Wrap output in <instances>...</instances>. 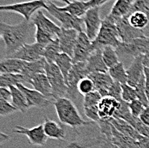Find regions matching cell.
<instances>
[{
    "mask_svg": "<svg viewBox=\"0 0 149 148\" xmlns=\"http://www.w3.org/2000/svg\"><path fill=\"white\" fill-rule=\"evenodd\" d=\"M34 24L32 21L23 20L18 24L10 25L0 22V38L5 45V55L7 58L11 57L19 50L30 36Z\"/></svg>",
    "mask_w": 149,
    "mask_h": 148,
    "instance_id": "obj_1",
    "label": "cell"
},
{
    "mask_svg": "<svg viewBox=\"0 0 149 148\" xmlns=\"http://www.w3.org/2000/svg\"><path fill=\"white\" fill-rule=\"evenodd\" d=\"M53 105L62 124L70 126L73 129H77L96 123L93 121H84L73 100L67 97L56 99Z\"/></svg>",
    "mask_w": 149,
    "mask_h": 148,
    "instance_id": "obj_2",
    "label": "cell"
},
{
    "mask_svg": "<svg viewBox=\"0 0 149 148\" xmlns=\"http://www.w3.org/2000/svg\"><path fill=\"white\" fill-rule=\"evenodd\" d=\"M120 43L119 33L114 19L107 15L102 20L101 28L97 37L93 40V49H103L105 46H111L117 49Z\"/></svg>",
    "mask_w": 149,
    "mask_h": 148,
    "instance_id": "obj_3",
    "label": "cell"
},
{
    "mask_svg": "<svg viewBox=\"0 0 149 148\" xmlns=\"http://www.w3.org/2000/svg\"><path fill=\"white\" fill-rule=\"evenodd\" d=\"M46 8L47 2L45 0H31L11 4L0 5V11L20 14L24 17V20L30 22L35 13L42 9L46 10Z\"/></svg>",
    "mask_w": 149,
    "mask_h": 148,
    "instance_id": "obj_4",
    "label": "cell"
},
{
    "mask_svg": "<svg viewBox=\"0 0 149 148\" xmlns=\"http://www.w3.org/2000/svg\"><path fill=\"white\" fill-rule=\"evenodd\" d=\"M45 74L51 83L52 89V98L54 100L68 96V87L64 77L55 63H45Z\"/></svg>",
    "mask_w": 149,
    "mask_h": 148,
    "instance_id": "obj_5",
    "label": "cell"
},
{
    "mask_svg": "<svg viewBox=\"0 0 149 148\" xmlns=\"http://www.w3.org/2000/svg\"><path fill=\"white\" fill-rule=\"evenodd\" d=\"M46 10L50 15L56 18L62 25L61 28L65 29H74L78 32H82V25L84 24L83 18L77 17L70 14L69 12L63 11L52 1L47 2Z\"/></svg>",
    "mask_w": 149,
    "mask_h": 148,
    "instance_id": "obj_6",
    "label": "cell"
},
{
    "mask_svg": "<svg viewBox=\"0 0 149 148\" xmlns=\"http://www.w3.org/2000/svg\"><path fill=\"white\" fill-rule=\"evenodd\" d=\"M118 56L140 57L144 56L149 51V37L136 38L129 42H121L116 49Z\"/></svg>",
    "mask_w": 149,
    "mask_h": 148,
    "instance_id": "obj_7",
    "label": "cell"
},
{
    "mask_svg": "<svg viewBox=\"0 0 149 148\" xmlns=\"http://www.w3.org/2000/svg\"><path fill=\"white\" fill-rule=\"evenodd\" d=\"M89 74L88 72L86 67V62L74 63L66 81V84L68 87V97L69 99L74 100L78 98L80 94L77 89V85L79 81L84 77L88 76Z\"/></svg>",
    "mask_w": 149,
    "mask_h": 148,
    "instance_id": "obj_8",
    "label": "cell"
},
{
    "mask_svg": "<svg viewBox=\"0 0 149 148\" xmlns=\"http://www.w3.org/2000/svg\"><path fill=\"white\" fill-rule=\"evenodd\" d=\"M93 51L94 49L93 46V41L88 37L85 32H80L74 45V53L72 57L73 64L86 62Z\"/></svg>",
    "mask_w": 149,
    "mask_h": 148,
    "instance_id": "obj_9",
    "label": "cell"
},
{
    "mask_svg": "<svg viewBox=\"0 0 149 148\" xmlns=\"http://www.w3.org/2000/svg\"><path fill=\"white\" fill-rule=\"evenodd\" d=\"M13 133L27 136L29 139V143L32 146L43 147L45 145L48 138L45 133L43 123L32 129H28L22 126H16L15 129H13Z\"/></svg>",
    "mask_w": 149,
    "mask_h": 148,
    "instance_id": "obj_10",
    "label": "cell"
},
{
    "mask_svg": "<svg viewBox=\"0 0 149 148\" xmlns=\"http://www.w3.org/2000/svg\"><path fill=\"white\" fill-rule=\"evenodd\" d=\"M45 46L36 42L33 44H24L19 50L10 57L12 58L22 60L25 62H34L43 58Z\"/></svg>",
    "mask_w": 149,
    "mask_h": 148,
    "instance_id": "obj_11",
    "label": "cell"
},
{
    "mask_svg": "<svg viewBox=\"0 0 149 148\" xmlns=\"http://www.w3.org/2000/svg\"><path fill=\"white\" fill-rule=\"evenodd\" d=\"M85 33L88 37L93 41L97 37L102 24L100 18V8H90L83 17Z\"/></svg>",
    "mask_w": 149,
    "mask_h": 148,
    "instance_id": "obj_12",
    "label": "cell"
},
{
    "mask_svg": "<svg viewBox=\"0 0 149 148\" xmlns=\"http://www.w3.org/2000/svg\"><path fill=\"white\" fill-rule=\"evenodd\" d=\"M16 87L25 94L30 108L36 107L39 109H45L51 104H53L55 101L53 99H49L44 96L42 93L36 91L35 89L28 88L24 86V84L18 83L16 84Z\"/></svg>",
    "mask_w": 149,
    "mask_h": 148,
    "instance_id": "obj_13",
    "label": "cell"
},
{
    "mask_svg": "<svg viewBox=\"0 0 149 148\" xmlns=\"http://www.w3.org/2000/svg\"><path fill=\"white\" fill-rule=\"evenodd\" d=\"M112 18L114 19V22L118 30L121 42H129L136 38L146 36L142 30L134 28L130 24L127 16L120 17V18H115V17Z\"/></svg>",
    "mask_w": 149,
    "mask_h": 148,
    "instance_id": "obj_14",
    "label": "cell"
},
{
    "mask_svg": "<svg viewBox=\"0 0 149 148\" xmlns=\"http://www.w3.org/2000/svg\"><path fill=\"white\" fill-rule=\"evenodd\" d=\"M79 33L80 32L74 29H65L61 28L59 33L58 34L61 52H63L71 58L73 57L74 45Z\"/></svg>",
    "mask_w": 149,
    "mask_h": 148,
    "instance_id": "obj_15",
    "label": "cell"
},
{
    "mask_svg": "<svg viewBox=\"0 0 149 148\" xmlns=\"http://www.w3.org/2000/svg\"><path fill=\"white\" fill-rule=\"evenodd\" d=\"M31 21L33 22L36 28H40L56 38L58 37V34L59 33L61 30L60 27H58L52 20H50L45 16L41 10L34 14V15L32 17Z\"/></svg>",
    "mask_w": 149,
    "mask_h": 148,
    "instance_id": "obj_16",
    "label": "cell"
},
{
    "mask_svg": "<svg viewBox=\"0 0 149 148\" xmlns=\"http://www.w3.org/2000/svg\"><path fill=\"white\" fill-rule=\"evenodd\" d=\"M121 102L112 97L105 96L98 104V112L100 120H110L114 117L120 107Z\"/></svg>",
    "mask_w": 149,
    "mask_h": 148,
    "instance_id": "obj_17",
    "label": "cell"
},
{
    "mask_svg": "<svg viewBox=\"0 0 149 148\" xmlns=\"http://www.w3.org/2000/svg\"><path fill=\"white\" fill-rule=\"evenodd\" d=\"M107 140L117 148H140L134 139L119 132L113 125Z\"/></svg>",
    "mask_w": 149,
    "mask_h": 148,
    "instance_id": "obj_18",
    "label": "cell"
},
{
    "mask_svg": "<svg viewBox=\"0 0 149 148\" xmlns=\"http://www.w3.org/2000/svg\"><path fill=\"white\" fill-rule=\"evenodd\" d=\"M144 64L142 61V56L134 58L130 66L126 69L128 75V82L130 86L135 88L141 77L144 75Z\"/></svg>",
    "mask_w": 149,
    "mask_h": 148,
    "instance_id": "obj_19",
    "label": "cell"
},
{
    "mask_svg": "<svg viewBox=\"0 0 149 148\" xmlns=\"http://www.w3.org/2000/svg\"><path fill=\"white\" fill-rule=\"evenodd\" d=\"M86 67L88 74L92 73H107L108 68L105 65L103 57H102V49H95L86 61Z\"/></svg>",
    "mask_w": 149,
    "mask_h": 148,
    "instance_id": "obj_20",
    "label": "cell"
},
{
    "mask_svg": "<svg viewBox=\"0 0 149 148\" xmlns=\"http://www.w3.org/2000/svg\"><path fill=\"white\" fill-rule=\"evenodd\" d=\"M88 77L93 81L95 90L100 93L102 98L108 96L109 88L111 86V84L114 82L111 75L108 74V72L107 73H101V72L92 73L88 75Z\"/></svg>",
    "mask_w": 149,
    "mask_h": 148,
    "instance_id": "obj_21",
    "label": "cell"
},
{
    "mask_svg": "<svg viewBox=\"0 0 149 148\" xmlns=\"http://www.w3.org/2000/svg\"><path fill=\"white\" fill-rule=\"evenodd\" d=\"M103 138L104 136L100 133L96 137H76L74 140L66 141L59 148H95Z\"/></svg>",
    "mask_w": 149,
    "mask_h": 148,
    "instance_id": "obj_22",
    "label": "cell"
},
{
    "mask_svg": "<svg viewBox=\"0 0 149 148\" xmlns=\"http://www.w3.org/2000/svg\"><path fill=\"white\" fill-rule=\"evenodd\" d=\"M25 61L6 58L0 61V74H21L25 65Z\"/></svg>",
    "mask_w": 149,
    "mask_h": 148,
    "instance_id": "obj_23",
    "label": "cell"
},
{
    "mask_svg": "<svg viewBox=\"0 0 149 148\" xmlns=\"http://www.w3.org/2000/svg\"><path fill=\"white\" fill-rule=\"evenodd\" d=\"M30 85L33 87V89L40 92L45 97L49 99H53L52 86L45 73L37 74L34 75L31 80Z\"/></svg>",
    "mask_w": 149,
    "mask_h": 148,
    "instance_id": "obj_24",
    "label": "cell"
},
{
    "mask_svg": "<svg viewBox=\"0 0 149 148\" xmlns=\"http://www.w3.org/2000/svg\"><path fill=\"white\" fill-rule=\"evenodd\" d=\"M45 63L46 61L44 58L40 59L34 61V62H27L26 65L22 71L21 74L24 76L27 81V84H30L32 78L37 74L45 73Z\"/></svg>",
    "mask_w": 149,
    "mask_h": 148,
    "instance_id": "obj_25",
    "label": "cell"
},
{
    "mask_svg": "<svg viewBox=\"0 0 149 148\" xmlns=\"http://www.w3.org/2000/svg\"><path fill=\"white\" fill-rule=\"evenodd\" d=\"M43 127L45 134L48 138L53 140H65L66 133L64 129L55 121L45 117Z\"/></svg>",
    "mask_w": 149,
    "mask_h": 148,
    "instance_id": "obj_26",
    "label": "cell"
},
{
    "mask_svg": "<svg viewBox=\"0 0 149 148\" xmlns=\"http://www.w3.org/2000/svg\"><path fill=\"white\" fill-rule=\"evenodd\" d=\"M9 88L11 92V104L17 109V110L26 113L30 107L25 94L16 87V85H12Z\"/></svg>",
    "mask_w": 149,
    "mask_h": 148,
    "instance_id": "obj_27",
    "label": "cell"
},
{
    "mask_svg": "<svg viewBox=\"0 0 149 148\" xmlns=\"http://www.w3.org/2000/svg\"><path fill=\"white\" fill-rule=\"evenodd\" d=\"M58 7L61 10L69 12L70 14L77 17L84 16L87 11L90 9L88 2H84L81 0H74L71 1L70 3L66 4L65 6H62V7L58 6Z\"/></svg>",
    "mask_w": 149,
    "mask_h": 148,
    "instance_id": "obj_28",
    "label": "cell"
},
{
    "mask_svg": "<svg viewBox=\"0 0 149 148\" xmlns=\"http://www.w3.org/2000/svg\"><path fill=\"white\" fill-rule=\"evenodd\" d=\"M133 2L134 0H116L109 15L115 18L128 16Z\"/></svg>",
    "mask_w": 149,
    "mask_h": 148,
    "instance_id": "obj_29",
    "label": "cell"
},
{
    "mask_svg": "<svg viewBox=\"0 0 149 148\" xmlns=\"http://www.w3.org/2000/svg\"><path fill=\"white\" fill-rule=\"evenodd\" d=\"M111 122L112 123V125L122 133L128 135L131 138L134 139L136 141L138 140V139L141 137V134L138 133L134 128L126 121L120 118H116V117H112L110 119Z\"/></svg>",
    "mask_w": 149,
    "mask_h": 148,
    "instance_id": "obj_30",
    "label": "cell"
},
{
    "mask_svg": "<svg viewBox=\"0 0 149 148\" xmlns=\"http://www.w3.org/2000/svg\"><path fill=\"white\" fill-rule=\"evenodd\" d=\"M108 74L111 75L114 81L120 84H126L128 82L127 70L125 69L123 63L121 62L110 68L108 69Z\"/></svg>",
    "mask_w": 149,
    "mask_h": 148,
    "instance_id": "obj_31",
    "label": "cell"
},
{
    "mask_svg": "<svg viewBox=\"0 0 149 148\" xmlns=\"http://www.w3.org/2000/svg\"><path fill=\"white\" fill-rule=\"evenodd\" d=\"M55 63L58 65V67L59 68L60 71L62 72V74L64 77L65 82L67 81L69 73L73 66V62H72V58L70 57L69 55L61 52L59 55L58 56V58H56Z\"/></svg>",
    "mask_w": 149,
    "mask_h": 148,
    "instance_id": "obj_32",
    "label": "cell"
},
{
    "mask_svg": "<svg viewBox=\"0 0 149 148\" xmlns=\"http://www.w3.org/2000/svg\"><path fill=\"white\" fill-rule=\"evenodd\" d=\"M61 53L58 39L57 38L51 43L45 45L43 51V58L47 63H55L56 58Z\"/></svg>",
    "mask_w": 149,
    "mask_h": 148,
    "instance_id": "obj_33",
    "label": "cell"
},
{
    "mask_svg": "<svg viewBox=\"0 0 149 148\" xmlns=\"http://www.w3.org/2000/svg\"><path fill=\"white\" fill-rule=\"evenodd\" d=\"M130 24L137 29H143L145 28H148L149 25V20L148 15L144 12L137 11L127 16Z\"/></svg>",
    "mask_w": 149,
    "mask_h": 148,
    "instance_id": "obj_34",
    "label": "cell"
},
{
    "mask_svg": "<svg viewBox=\"0 0 149 148\" xmlns=\"http://www.w3.org/2000/svg\"><path fill=\"white\" fill-rule=\"evenodd\" d=\"M18 83L26 84L27 81L21 74H0V88H10L12 85Z\"/></svg>",
    "mask_w": 149,
    "mask_h": 148,
    "instance_id": "obj_35",
    "label": "cell"
},
{
    "mask_svg": "<svg viewBox=\"0 0 149 148\" xmlns=\"http://www.w3.org/2000/svg\"><path fill=\"white\" fill-rule=\"evenodd\" d=\"M102 57L108 69L119 63V58L117 50L111 46H105L102 49Z\"/></svg>",
    "mask_w": 149,
    "mask_h": 148,
    "instance_id": "obj_36",
    "label": "cell"
},
{
    "mask_svg": "<svg viewBox=\"0 0 149 148\" xmlns=\"http://www.w3.org/2000/svg\"><path fill=\"white\" fill-rule=\"evenodd\" d=\"M77 89H78L79 93L81 95H83V96L95 91L94 84L88 76L84 77L83 79H81L79 81V83L77 85Z\"/></svg>",
    "mask_w": 149,
    "mask_h": 148,
    "instance_id": "obj_37",
    "label": "cell"
},
{
    "mask_svg": "<svg viewBox=\"0 0 149 148\" xmlns=\"http://www.w3.org/2000/svg\"><path fill=\"white\" fill-rule=\"evenodd\" d=\"M122 99L126 103H130L137 99L136 90L129 84H122Z\"/></svg>",
    "mask_w": 149,
    "mask_h": 148,
    "instance_id": "obj_38",
    "label": "cell"
},
{
    "mask_svg": "<svg viewBox=\"0 0 149 148\" xmlns=\"http://www.w3.org/2000/svg\"><path fill=\"white\" fill-rule=\"evenodd\" d=\"M136 90V94H137V99H139L142 104L146 107L148 106V99L146 94V88H145V76L143 75L136 87L134 88Z\"/></svg>",
    "mask_w": 149,
    "mask_h": 148,
    "instance_id": "obj_39",
    "label": "cell"
},
{
    "mask_svg": "<svg viewBox=\"0 0 149 148\" xmlns=\"http://www.w3.org/2000/svg\"><path fill=\"white\" fill-rule=\"evenodd\" d=\"M102 96L98 91H93L88 94L85 95L83 98V108L96 106L101 100Z\"/></svg>",
    "mask_w": 149,
    "mask_h": 148,
    "instance_id": "obj_40",
    "label": "cell"
},
{
    "mask_svg": "<svg viewBox=\"0 0 149 148\" xmlns=\"http://www.w3.org/2000/svg\"><path fill=\"white\" fill-rule=\"evenodd\" d=\"M35 42L42 45H47L49 43H51L52 41H53L54 40H56V37L52 36L51 34L45 33L44 31H42L40 28H36L35 30Z\"/></svg>",
    "mask_w": 149,
    "mask_h": 148,
    "instance_id": "obj_41",
    "label": "cell"
},
{
    "mask_svg": "<svg viewBox=\"0 0 149 148\" xmlns=\"http://www.w3.org/2000/svg\"><path fill=\"white\" fill-rule=\"evenodd\" d=\"M108 96L112 97L115 99H117L118 101L122 102L123 101V99H122V84L114 81L109 88Z\"/></svg>",
    "mask_w": 149,
    "mask_h": 148,
    "instance_id": "obj_42",
    "label": "cell"
},
{
    "mask_svg": "<svg viewBox=\"0 0 149 148\" xmlns=\"http://www.w3.org/2000/svg\"><path fill=\"white\" fill-rule=\"evenodd\" d=\"M128 105H129V108L132 116L134 117H139L141 113L146 107L139 99H134L132 102L128 103Z\"/></svg>",
    "mask_w": 149,
    "mask_h": 148,
    "instance_id": "obj_43",
    "label": "cell"
},
{
    "mask_svg": "<svg viewBox=\"0 0 149 148\" xmlns=\"http://www.w3.org/2000/svg\"><path fill=\"white\" fill-rule=\"evenodd\" d=\"M17 111V109L11 103L0 101V117H7Z\"/></svg>",
    "mask_w": 149,
    "mask_h": 148,
    "instance_id": "obj_44",
    "label": "cell"
},
{
    "mask_svg": "<svg viewBox=\"0 0 149 148\" xmlns=\"http://www.w3.org/2000/svg\"><path fill=\"white\" fill-rule=\"evenodd\" d=\"M83 110H84L85 116L88 119H90L91 121H93L96 123L100 121V118L99 117V112H98V105L83 108Z\"/></svg>",
    "mask_w": 149,
    "mask_h": 148,
    "instance_id": "obj_45",
    "label": "cell"
},
{
    "mask_svg": "<svg viewBox=\"0 0 149 148\" xmlns=\"http://www.w3.org/2000/svg\"><path fill=\"white\" fill-rule=\"evenodd\" d=\"M11 100V92L9 88H0V101L10 102Z\"/></svg>",
    "mask_w": 149,
    "mask_h": 148,
    "instance_id": "obj_46",
    "label": "cell"
},
{
    "mask_svg": "<svg viewBox=\"0 0 149 148\" xmlns=\"http://www.w3.org/2000/svg\"><path fill=\"white\" fill-rule=\"evenodd\" d=\"M139 118L144 124H146L147 126H149V105L144 108V110L141 113Z\"/></svg>",
    "mask_w": 149,
    "mask_h": 148,
    "instance_id": "obj_47",
    "label": "cell"
},
{
    "mask_svg": "<svg viewBox=\"0 0 149 148\" xmlns=\"http://www.w3.org/2000/svg\"><path fill=\"white\" fill-rule=\"evenodd\" d=\"M111 0H88V4L89 8H100L104 3H108Z\"/></svg>",
    "mask_w": 149,
    "mask_h": 148,
    "instance_id": "obj_48",
    "label": "cell"
},
{
    "mask_svg": "<svg viewBox=\"0 0 149 148\" xmlns=\"http://www.w3.org/2000/svg\"><path fill=\"white\" fill-rule=\"evenodd\" d=\"M144 76H145V88H146V94L148 97L149 103V68H144Z\"/></svg>",
    "mask_w": 149,
    "mask_h": 148,
    "instance_id": "obj_49",
    "label": "cell"
},
{
    "mask_svg": "<svg viewBox=\"0 0 149 148\" xmlns=\"http://www.w3.org/2000/svg\"><path fill=\"white\" fill-rule=\"evenodd\" d=\"M137 143L140 148H149V137L141 135V137L137 140Z\"/></svg>",
    "mask_w": 149,
    "mask_h": 148,
    "instance_id": "obj_50",
    "label": "cell"
},
{
    "mask_svg": "<svg viewBox=\"0 0 149 148\" xmlns=\"http://www.w3.org/2000/svg\"><path fill=\"white\" fill-rule=\"evenodd\" d=\"M95 148H117L115 147L113 145H111L106 139L103 140Z\"/></svg>",
    "mask_w": 149,
    "mask_h": 148,
    "instance_id": "obj_51",
    "label": "cell"
},
{
    "mask_svg": "<svg viewBox=\"0 0 149 148\" xmlns=\"http://www.w3.org/2000/svg\"><path fill=\"white\" fill-rule=\"evenodd\" d=\"M10 139V136L6 134V133H3L0 131V146L3 143H5L6 141H8Z\"/></svg>",
    "mask_w": 149,
    "mask_h": 148,
    "instance_id": "obj_52",
    "label": "cell"
},
{
    "mask_svg": "<svg viewBox=\"0 0 149 148\" xmlns=\"http://www.w3.org/2000/svg\"><path fill=\"white\" fill-rule=\"evenodd\" d=\"M142 61H143L144 66L149 68V51L144 56H142Z\"/></svg>",
    "mask_w": 149,
    "mask_h": 148,
    "instance_id": "obj_53",
    "label": "cell"
},
{
    "mask_svg": "<svg viewBox=\"0 0 149 148\" xmlns=\"http://www.w3.org/2000/svg\"><path fill=\"white\" fill-rule=\"evenodd\" d=\"M146 15H148V18L149 20V0L148 1V3H147V4H146V7H145V9H144V11H143ZM148 28H149V25Z\"/></svg>",
    "mask_w": 149,
    "mask_h": 148,
    "instance_id": "obj_54",
    "label": "cell"
},
{
    "mask_svg": "<svg viewBox=\"0 0 149 148\" xmlns=\"http://www.w3.org/2000/svg\"><path fill=\"white\" fill-rule=\"evenodd\" d=\"M46 2H50V1H52V0H45ZM57 1H60V2H63V3H66V4H68V3H70V0H57Z\"/></svg>",
    "mask_w": 149,
    "mask_h": 148,
    "instance_id": "obj_55",
    "label": "cell"
}]
</instances>
